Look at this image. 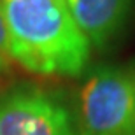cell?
<instances>
[{
  "label": "cell",
  "instance_id": "obj_1",
  "mask_svg": "<svg viewBox=\"0 0 135 135\" xmlns=\"http://www.w3.org/2000/svg\"><path fill=\"white\" fill-rule=\"evenodd\" d=\"M11 55L28 72L77 77L91 44L77 28L65 0H0Z\"/></svg>",
  "mask_w": 135,
  "mask_h": 135
},
{
  "label": "cell",
  "instance_id": "obj_2",
  "mask_svg": "<svg viewBox=\"0 0 135 135\" xmlns=\"http://www.w3.org/2000/svg\"><path fill=\"white\" fill-rule=\"evenodd\" d=\"M83 135H135V61L98 67L79 91Z\"/></svg>",
  "mask_w": 135,
  "mask_h": 135
},
{
  "label": "cell",
  "instance_id": "obj_3",
  "mask_svg": "<svg viewBox=\"0 0 135 135\" xmlns=\"http://www.w3.org/2000/svg\"><path fill=\"white\" fill-rule=\"evenodd\" d=\"M0 135H83L69 107L49 91L23 86L0 95Z\"/></svg>",
  "mask_w": 135,
  "mask_h": 135
},
{
  "label": "cell",
  "instance_id": "obj_4",
  "mask_svg": "<svg viewBox=\"0 0 135 135\" xmlns=\"http://www.w3.org/2000/svg\"><path fill=\"white\" fill-rule=\"evenodd\" d=\"M75 25L93 47H109L125 30L133 0H65Z\"/></svg>",
  "mask_w": 135,
  "mask_h": 135
},
{
  "label": "cell",
  "instance_id": "obj_5",
  "mask_svg": "<svg viewBox=\"0 0 135 135\" xmlns=\"http://www.w3.org/2000/svg\"><path fill=\"white\" fill-rule=\"evenodd\" d=\"M12 55H11V46H9V33H7V25H5L4 11L0 5V72L9 69L12 63Z\"/></svg>",
  "mask_w": 135,
  "mask_h": 135
}]
</instances>
